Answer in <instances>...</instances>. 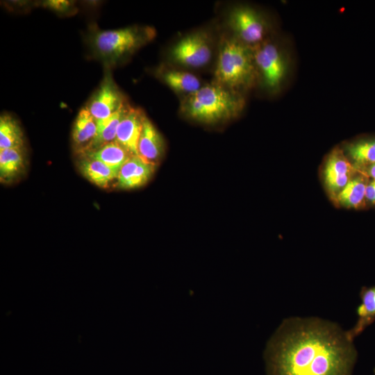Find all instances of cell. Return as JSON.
I'll return each mask as SVG.
<instances>
[{
	"instance_id": "obj_8",
	"label": "cell",
	"mask_w": 375,
	"mask_h": 375,
	"mask_svg": "<svg viewBox=\"0 0 375 375\" xmlns=\"http://www.w3.org/2000/svg\"><path fill=\"white\" fill-rule=\"evenodd\" d=\"M124 102V96L108 71L86 108L96 120H99L110 117Z\"/></svg>"
},
{
	"instance_id": "obj_13",
	"label": "cell",
	"mask_w": 375,
	"mask_h": 375,
	"mask_svg": "<svg viewBox=\"0 0 375 375\" xmlns=\"http://www.w3.org/2000/svg\"><path fill=\"white\" fill-rule=\"evenodd\" d=\"M25 147L0 150V181L10 183L23 176L27 167Z\"/></svg>"
},
{
	"instance_id": "obj_3",
	"label": "cell",
	"mask_w": 375,
	"mask_h": 375,
	"mask_svg": "<svg viewBox=\"0 0 375 375\" xmlns=\"http://www.w3.org/2000/svg\"><path fill=\"white\" fill-rule=\"evenodd\" d=\"M155 31L149 26H133L115 30H91L88 42L93 56L109 68L151 41Z\"/></svg>"
},
{
	"instance_id": "obj_26",
	"label": "cell",
	"mask_w": 375,
	"mask_h": 375,
	"mask_svg": "<svg viewBox=\"0 0 375 375\" xmlns=\"http://www.w3.org/2000/svg\"><path fill=\"white\" fill-rule=\"evenodd\" d=\"M373 375H375V368H374V374H373Z\"/></svg>"
},
{
	"instance_id": "obj_15",
	"label": "cell",
	"mask_w": 375,
	"mask_h": 375,
	"mask_svg": "<svg viewBox=\"0 0 375 375\" xmlns=\"http://www.w3.org/2000/svg\"><path fill=\"white\" fill-rule=\"evenodd\" d=\"M78 167L82 175L99 188H106L117 179L120 168L110 167L98 160L81 156Z\"/></svg>"
},
{
	"instance_id": "obj_20",
	"label": "cell",
	"mask_w": 375,
	"mask_h": 375,
	"mask_svg": "<svg viewBox=\"0 0 375 375\" xmlns=\"http://www.w3.org/2000/svg\"><path fill=\"white\" fill-rule=\"evenodd\" d=\"M347 156L360 172L375 164V138L360 140L346 147Z\"/></svg>"
},
{
	"instance_id": "obj_25",
	"label": "cell",
	"mask_w": 375,
	"mask_h": 375,
	"mask_svg": "<svg viewBox=\"0 0 375 375\" xmlns=\"http://www.w3.org/2000/svg\"><path fill=\"white\" fill-rule=\"evenodd\" d=\"M359 172L365 174L367 177H371L372 179H375V164L365 168Z\"/></svg>"
},
{
	"instance_id": "obj_24",
	"label": "cell",
	"mask_w": 375,
	"mask_h": 375,
	"mask_svg": "<svg viewBox=\"0 0 375 375\" xmlns=\"http://www.w3.org/2000/svg\"><path fill=\"white\" fill-rule=\"evenodd\" d=\"M46 5L51 9L58 11H65L68 9L70 3L66 1H49L46 3Z\"/></svg>"
},
{
	"instance_id": "obj_7",
	"label": "cell",
	"mask_w": 375,
	"mask_h": 375,
	"mask_svg": "<svg viewBox=\"0 0 375 375\" xmlns=\"http://www.w3.org/2000/svg\"><path fill=\"white\" fill-rule=\"evenodd\" d=\"M252 49L255 64L264 84L270 90L277 89L287 71L286 61L282 52L276 44L265 41Z\"/></svg>"
},
{
	"instance_id": "obj_11",
	"label": "cell",
	"mask_w": 375,
	"mask_h": 375,
	"mask_svg": "<svg viewBox=\"0 0 375 375\" xmlns=\"http://www.w3.org/2000/svg\"><path fill=\"white\" fill-rule=\"evenodd\" d=\"M165 151L163 137L145 115L138 144V156L146 162L156 166Z\"/></svg>"
},
{
	"instance_id": "obj_19",
	"label": "cell",
	"mask_w": 375,
	"mask_h": 375,
	"mask_svg": "<svg viewBox=\"0 0 375 375\" xmlns=\"http://www.w3.org/2000/svg\"><path fill=\"white\" fill-rule=\"evenodd\" d=\"M98 160L110 167L121 168L133 156L128 150L115 140L101 147L86 153L79 154Z\"/></svg>"
},
{
	"instance_id": "obj_6",
	"label": "cell",
	"mask_w": 375,
	"mask_h": 375,
	"mask_svg": "<svg viewBox=\"0 0 375 375\" xmlns=\"http://www.w3.org/2000/svg\"><path fill=\"white\" fill-rule=\"evenodd\" d=\"M212 53L210 37L203 31L183 37L171 50V57L176 62L192 68L206 65L211 60Z\"/></svg>"
},
{
	"instance_id": "obj_23",
	"label": "cell",
	"mask_w": 375,
	"mask_h": 375,
	"mask_svg": "<svg viewBox=\"0 0 375 375\" xmlns=\"http://www.w3.org/2000/svg\"><path fill=\"white\" fill-rule=\"evenodd\" d=\"M365 200L369 203H375V179L368 181L365 189Z\"/></svg>"
},
{
	"instance_id": "obj_22",
	"label": "cell",
	"mask_w": 375,
	"mask_h": 375,
	"mask_svg": "<svg viewBox=\"0 0 375 375\" xmlns=\"http://www.w3.org/2000/svg\"><path fill=\"white\" fill-rule=\"evenodd\" d=\"M162 81L174 91L191 94L202 86L199 78L194 74L178 70H166L161 73Z\"/></svg>"
},
{
	"instance_id": "obj_12",
	"label": "cell",
	"mask_w": 375,
	"mask_h": 375,
	"mask_svg": "<svg viewBox=\"0 0 375 375\" xmlns=\"http://www.w3.org/2000/svg\"><path fill=\"white\" fill-rule=\"evenodd\" d=\"M144 116L142 110L130 107L117 128L115 140L133 155H138V144Z\"/></svg>"
},
{
	"instance_id": "obj_14",
	"label": "cell",
	"mask_w": 375,
	"mask_h": 375,
	"mask_svg": "<svg viewBox=\"0 0 375 375\" xmlns=\"http://www.w3.org/2000/svg\"><path fill=\"white\" fill-rule=\"evenodd\" d=\"M130 106L126 101L110 117L97 120V133L91 142L78 154L94 151L115 140L119 123Z\"/></svg>"
},
{
	"instance_id": "obj_10",
	"label": "cell",
	"mask_w": 375,
	"mask_h": 375,
	"mask_svg": "<svg viewBox=\"0 0 375 375\" xmlns=\"http://www.w3.org/2000/svg\"><path fill=\"white\" fill-rule=\"evenodd\" d=\"M156 167L139 156L134 155L120 168L117 178V186L124 190L142 187L151 179Z\"/></svg>"
},
{
	"instance_id": "obj_21",
	"label": "cell",
	"mask_w": 375,
	"mask_h": 375,
	"mask_svg": "<svg viewBox=\"0 0 375 375\" xmlns=\"http://www.w3.org/2000/svg\"><path fill=\"white\" fill-rule=\"evenodd\" d=\"M24 135L18 121L9 114H2L0 117V150L24 147Z\"/></svg>"
},
{
	"instance_id": "obj_4",
	"label": "cell",
	"mask_w": 375,
	"mask_h": 375,
	"mask_svg": "<svg viewBox=\"0 0 375 375\" xmlns=\"http://www.w3.org/2000/svg\"><path fill=\"white\" fill-rule=\"evenodd\" d=\"M258 69L253 49L235 37L222 42L215 71V82L238 92L255 82Z\"/></svg>"
},
{
	"instance_id": "obj_18",
	"label": "cell",
	"mask_w": 375,
	"mask_h": 375,
	"mask_svg": "<svg viewBox=\"0 0 375 375\" xmlns=\"http://www.w3.org/2000/svg\"><path fill=\"white\" fill-rule=\"evenodd\" d=\"M367 177L362 173L353 176L334 199L346 208L363 207L366 203L365 189L368 183Z\"/></svg>"
},
{
	"instance_id": "obj_9",
	"label": "cell",
	"mask_w": 375,
	"mask_h": 375,
	"mask_svg": "<svg viewBox=\"0 0 375 375\" xmlns=\"http://www.w3.org/2000/svg\"><path fill=\"white\" fill-rule=\"evenodd\" d=\"M356 172V168L340 149L331 152L325 163L324 178L327 190L333 199L355 176Z\"/></svg>"
},
{
	"instance_id": "obj_5",
	"label": "cell",
	"mask_w": 375,
	"mask_h": 375,
	"mask_svg": "<svg viewBox=\"0 0 375 375\" xmlns=\"http://www.w3.org/2000/svg\"><path fill=\"white\" fill-rule=\"evenodd\" d=\"M228 24L234 37L251 47L263 42L267 32L266 23L260 13L245 6L231 10Z\"/></svg>"
},
{
	"instance_id": "obj_2",
	"label": "cell",
	"mask_w": 375,
	"mask_h": 375,
	"mask_svg": "<svg viewBox=\"0 0 375 375\" xmlns=\"http://www.w3.org/2000/svg\"><path fill=\"white\" fill-rule=\"evenodd\" d=\"M244 105V101L238 92L213 82L187 95L180 108L194 120L213 124L237 117Z\"/></svg>"
},
{
	"instance_id": "obj_17",
	"label": "cell",
	"mask_w": 375,
	"mask_h": 375,
	"mask_svg": "<svg viewBox=\"0 0 375 375\" xmlns=\"http://www.w3.org/2000/svg\"><path fill=\"white\" fill-rule=\"evenodd\" d=\"M97 129V120L87 108L78 112L73 126L72 139L74 147L80 153L94 139Z\"/></svg>"
},
{
	"instance_id": "obj_27",
	"label": "cell",
	"mask_w": 375,
	"mask_h": 375,
	"mask_svg": "<svg viewBox=\"0 0 375 375\" xmlns=\"http://www.w3.org/2000/svg\"><path fill=\"white\" fill-rule=\"evenodd\" d=\"M374 204H375V203H374Z\"/></svg>"
},
{
	"instance_id": "obj_16",
	"label": "cell",
	"mask_w": 375,
	"mask_h": 375,
	"mask_svg": "<svg viewBox=\"0 0 375 375\" xmlns=\"http://www.w3.org/2000/svg\"><path fill=\"white\" fill-rule=\"evenodd\" d=\"M360 297L361 303L356 310L357 322L352 328L346 331L352 340L375 321V286L362 287Z\"/></svg>"
},
{
	"instance_id": "obj_1",
	"label": "cell",
	"mask_w": 375,
	"mask_h": 375,
	"mask_svg": "<svg viewBox=\"0 0 375 375\" xmlns=\"http://www.w3.org/2000/svg\"><path fill=\"white\" fill-rule=\"evenodd\" d=\"M265 359L267 375H352L357 351L337 324L291 317L268 342Z\"/></svg>"
}]
</instances>
